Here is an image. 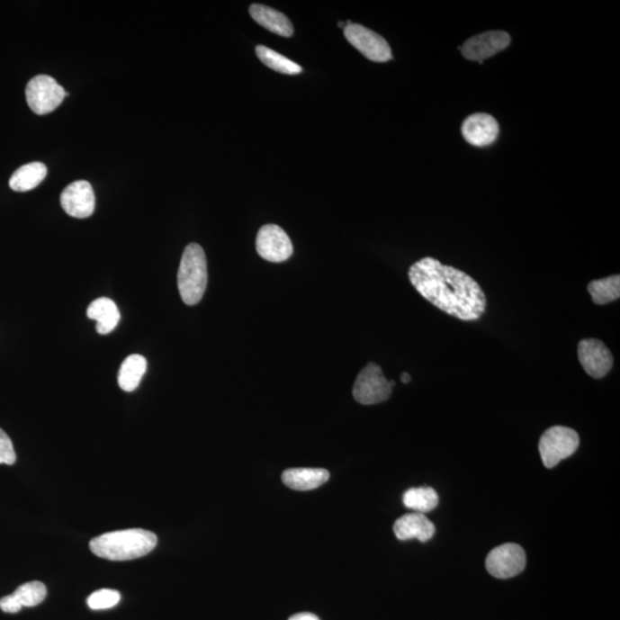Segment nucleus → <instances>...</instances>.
<instances>
[{"label": "nucleus", "instance_id": "obj_21", "mask_svg": "<svg viewBox=\"0 0 620 620\" xmlns=\"http://www.w3.org/2000/svg\"><path fill=\"white\" fill-rule=\"evenodd\" d=\"M403 505L414 513L426 514L439 505L438 493L431 487H418L408 490L402 498Z\"/></svg>", "mask_w": 620, "mask_h": 620}, {"label": "nucleus", "instance_id": "obj_3", "mask_svg": "<svg viewBox=\"0 0 620 620\" xmlns=\"http://www.w3.org/2000/svg\"><path fill=\"white\" fill-rule=\"evenodd\" d=\"M208 282L206 254L201 245H187L183 253L177 274L178 291L182 301L189 306L197 305L205 294Z\"/></svg>", "mask_w": 620, "mask_h": 620}, {"label": "nucleus", "instance_id": "obj_12", "mask_svg": "<svg viewBox=\"0 0 620 620\" xmlns=\"http://www.w3.org/2000/svg\"><path fill=\"white\" fill-rule=\"evenodd\" d=\"M60 202L66 213L72 218H90L95 208L93 186L86 181L74 182L61 193Z\"/></svg>", "mask_w": 620, "mask_h": 620}, {"label": "nucleus", "instance_id": "obj_26", "mask_svg": "<svg viewBox=\"0 0 620 620\" xmlns=\"http://www.w3.org/2000/svg\"><path fill=\"white\" fill-rule=\"evenodd\" d=\"M289 620H319V618L314 614L302 613L292 616Z\"/></svg>", "mask_w": 620, "mask_h": 620}, {"label": "nucleus", "instance_id": "obj_10", "mask_svg": "<svg viewBox=\"0 0 620 620\" xmlns=\"http://www.w3.org/2000/svg\"><path fill=\"white\" fill-rule=\"evenodd\" d=\"M510 41V35L506 31H486L469 39L460 49L465 59L482 64L484 60L509 47Z\"/></svg>", "mask_w": 620, "mask_h": 620}, {"label": "nucleus", "instance_id": "obj_27", "mask_svg": "<svg viewBox=\"0 0 620 620\" xmlns=\"http://www.w3.org/2000/svg\"><path fill=\"white\" fill-rule=\"evenodd\" d=\"M410 381H411V377H410V374H409V373H403L401 374V382H405V384H408V382H409Z\"/></svg>", "mask_w": 620, "mask_h": 620}, {"label": "nucleus", "instance_id": "obj_7", "mask_svg": "<svg viewBox=\"0 0 620 620\" xmlns=\"http://www.w3.org/2000/svg\"><path fill=\"white\" fill-rule=\"evenodd\" d=\"M344 35L348 43L369 60L386 62L392 59V49H391L389 43L377 32L348 21L344 29Z\"/></svg>", "mask_w": 620, "mask_h": 620}, {"label": "nucleus", "instance_id": "obj_9", "mask_svg": "<svg viewBox=\"0 0 620 620\" xmlns=\"http://www.w3.org/2000/svg\"><path fill=\"white\" fill-rule=\"evenodd\" d=\"M256 249L262 259L274 264L289 260L293 254L292 241L276 224H267L260 229L256 237Z\"/></svg>", "mask_w": 620, "mask_h": 620}, {"label": "nucleus", "instance_id": "obj_25", "mask_svg": "<svg viewBox=\"0 0 620 620\" xmlns=\"http://www.w3.org/2000/svg\"><path fill=\"white\" fill-rule=\"evenodd\" d=\"M16 461L13 444L5 431L0 428V464L12 465Z\"/></svg>", "mask_w": 620, "mask_h": 620}, {"label": "nucleus", "instance_id": "obj_19", "mask_svg": "<svg viewBox=\"0 0 620 620\" xmlns=\"http://www.w3.org/2000/svg\"><path fill=\"white\" fill-rule=\"evenodd\" d=\"M47 166L41 162H31L24 165L12 175L10 186L16 193H27L39 186L44 178L47 177Z\"/></svg>", "mask_w": 620, "mask_h": 620}, {"label": "nucleus", "instance_id": "obj_4", "mask_svg": "<svg viewBox=\"0 0 620 620\" xmlns=\"http://www.w3.org/2000/svg\"><path fill=\"white\" fill-rule=\"evenodd\" d=\"M580 439L577 432L565 427L548 428L539 441V452L544 467L555 468L561 461L568 459L580 447Z\"/></svg>", "mask_w": 620, "mask_h": 620}, {"label": "nucleus", "instance_id": "obj_24", "mask_svg": "<svg viewBox=\"0 0 620 620\" xmlns=\"http://www.w3.org/2000/svg\"><path fill=\"white\" fill-rule=\"evenodd\" d=\"M121 600L118 590L101 589L87 598V606L93 610H105L115 607Z\"/></svg>", "mask_w": 620, "mask_h": 620}, {"label": "nucleus", "instance_id": "obj_15", "mask_svg": "<svg viewBox=\"0 0 620 620\" xmlns=\"http://www.w3.org/2000/svg\"><path fill=\"white\" fill-rule=\"evenodd\" d=\"M393 530L399 540L418 539L420 543H427L436 534L434 523L426 515L419 513L402 516L394 523Z\"/></svg>", "mask_w": 620, "mask_h": 620}, {"label": "nucleus", "instance_id": "obj_18", "mask_svg": "<svg viewBox=\"0 0 620 620\" xmlns=\"http://www.w3.org/2000/svg\"><path fill=\"white\" fill-rule=\"evenodd\" d=\"M86 315L97 322V331L101 335L111 334L118 327L121 319L118 306L108 298L95 299L87 307Z\"/></svg>", "mask_w": 620, "mask_h": 620}, {"label": "nucleus", "instance_id": "obj_8", "mask_svg": "<svg viewBox=\"0 0 620 620\" xmlns=\"http://www.w3.org/2000/svg\"><path fill=\"white\" fill-rule=\"evenodd\" d=\"M526 553L516 544H505L494 548L486 559V569L498 580H509L524 571Z\"/></svg>", "mask_w": 620, "mask_h": 620}, {"label": "nucleus", "instance_id": "obj_11", "mask_svg": "<svg viewBox=\"0 0 620 620\" xmlns=\"http://www.w3.org/2000/svg\"><path fill=\"white\" fill-rule=\"evenodd\" d=\"M578 357L585 372L595 380H601L613 369V354L601 340H581L578 345Z\"/></svg>", "mask_w": 620, "mask_h": 620}, {"label": "nucleus", "instance_id": "obj_22", "mask_svg": "<svg viewBox=\"0 0 620 620\" xmlns=\"http://www.w3.org/2000/svg\"><path fill=\"white\" fill-rule=\"evenodd\" d=\"M587 290L593 299V302L597 305H607V303L618 301L620 297V276L614 274V276L603 278L590 282Z\"/></svg>", "mask_w": 620, "mask_h": 620}, {"label": "nucleus", "instance_id": "obj_5", "mask_svg": "<svg viewBox=\"0 0 620 620\" xmlns=\"http://www.w3.org/2000/svg\"><path fill=\"white\" fill-rule=\"evenodd\" d=\"M394 385L395 382L386 380L380 365L372 362L357 376L353 397L361 405H377L391 397Z\"/></svg>", "mask_w": 620, "mask_h": 620}, {"label": "nucleus", "instance_id": "obj_6", "mask_svg": "<svg viewBox=\"0 0 620 620\" xmlns=\"http://www.w3.org/2000/svg\"><path fill=\"white\" fill-rule=\"evenodd\" d=\"M67 94L64 87L48 75L31 78L26 87L28 106L37 115H47L57 110Z\"/></svg>", "mask_w": 620, "mask_h": 620}, {"label": "nucleus", "instance_id": "obj_23", "mask_svg": "<svg viewBox=\"0 0 620 620\" xmlns=\"http://www.w3.org/2000/svg\"><path fill=\"white\" fill-rule=\"evenodd\" d=\"M256 51L259 59L264 62L267 67L274 69V72L286 75H297L302 72L301 66L295 64L294 61L274 51L272 49L264 47V45L256 47Z\"/></svg>", "mask_w": 620, "mask_h": 620}, {"label": "nucleus", "instance_id": "obj_17", "mask_svg": "<svg viewBox=\"0 0 620 620\" xmlns=\"http://www.w3.org/2000/svg\"><path fill=\"white\" fill-rule=\"evenodd\" d=\"M249 14L260 26L268 29L274 34L283 37H291L294 34V29L291 21L281 12L272 7L253 4L249 7Z\"/></svg>", "mask_w": 620, "mask_h": 620}, {"label": "nucleus", "instance_id": "obj_13", "mask_svg": "<svg viewBox=\"0 0 620 620\" xmlns=\"http://www.w3.org/2000/svg\"><path fill=\"white\" fill-rule=\"evenodd\" d=\"M461 130L469 144L477 148H486L497 141L500 128L492 115L476 113L464 120Z\"/></svg>", "mask_w": 620, "mask_h": 620}, {"label": "nucleus", "instance_id": "obj_14", "mask_svg": "<svg viewBox=\"0 0 620 620\" xmlns=\"http://www.w3.org/2000/svg\"><path fill=\"white\" fill-rule=\"evenodd\" d=\"M47 587L40 581H31L21 585L13 594L7 595L0 600V609L4 613L16 614L23 607H36L47 598Z\"/></svg>", "mask_w": 620, "mask_h": 620}, {"label": "nucleus", "instance_id": "obj_20", "mask_svg": "<svg viewBox=\"0 0 620 620\" xmlns=\"http://www.w3.org/2000/svg\"><path fill=\"white\" fill-rule=\"evenodd\" d=\"M148 369V361L139 354H132L121 365L118 382L124 392H134Z\"/></svg>", "mask_w": 620, "mask_h": 620}, {"label": "nucleus", "instance_id": "obj_1", "mask_svg": "<svg viewBox=\"0 0 620 620\" xmlns=\"http://www.w3.org/2000/svg\"><path fill=\"white\" fill-rule=\"evenodd\" d=\"M408 274L418 292L445 313L462 320H477L485 313L484 291L462 270L424 257L411 265Z\"/></svg>", "mask_w": 620, "mask_h": 620}, {"label": "nucleus", "instance_id": "obj_16", "mask_svg": "<svg viewBox=\"0 0 620 620\" xmlns=\"http://www.w3.org/2000/svg\"><path fill=\"white\" fill-rule=\"evenodd\" d=\"M330 473L326 469L294 468L287 469L282 474V481L294 490H311L326 484Z\"/></svg>", "mask_w": 620, "mask_h": 620}, {"label": "nucleus", "instance_id": "obj_2", "mask_svg": "<svg viewBox=\"0 0 620 620\" xmlns=\"http://www.w3.org/2000/svg\"><path fill=\"white\" fill-rule=\"evenodd\" d=\"M157 536L141 528L108 532L90 541L91 552L108 561L139 559L157 547Z\"/></svg>", "mask_w": 620, "mask_h": 620}]
</instances>
